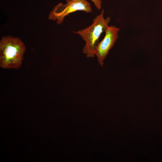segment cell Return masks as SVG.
I'll list each match as a JSON object with an SVG mask.
<instances>
[{
	"label": "cell",
	"mask_w": 162,
	"mask_h": 162,
	"mask_svg": "<svg viewBox=\"0 0 162 162\" xmlns=\"http://www.w3.org/2000/svg\"><path fill=\"white\" fill-rule=\"evenodd\" d=\"M26 50L20 38L10 35L2 37L0 40V67L4 69H19Z\"/></svg>",
	"instance_id": "cell-1"
},
{
	"label": "cell",
	"mask_w": 162,
	"mask_h": 162,
	"mask_svg": "<svg viewBox=\"0 0 162 162\" xmlns=\"http://www.w3.org/2000/svg\"><path fill=\"white\" fill-rule=\"evenodd\" d=\"M104 10L103 9L100 13L93 20L92 23L84 29L73 32L79 35L85 42L82 50V52L86 55L87 58L94 56V51L98 45L101 34L105 32L111 18L104 17Z\"/></svg>",
	"instance_id": "cell-2"
},
{
	"label": "cell",
	"mask_w": 162,
	"mask_h": 162,
	"mask_svg": "<svg viewBox=\"0 0 162 162\" xmlns=\"http://www.w3.org/2000/svg\"><path fill=\"white\" fill-rule=\"evenodd\" d=\"M64 4L59 3L50 12L48 19L56 22L58 25L62 24L65 17L70 13L82 11L89 13L93 12L91 4L86 0H66Z\"/></svg>",
	"instance_id": "cell-3"
},
{
	"label": "cell",
	"mask_w": 162,
	"mask_h": 162,
	"mask_svg": "<svg viewBox=\"0 0 162 162\" xmlns=\"http://www.w3.org/2000/svg\"><path fill=\"white\" fill-rule=\"evenodd\" d=\"M120 29L119 28L114 26H108L104 32L105 34L104 38L98 43L95 48L94 55L97 56L99 64L102 67L109 51L113 48L118 38Z\"/></svg>",
	"instance_id": "cell-4"
},
{
	"label": "cell",
	"mask_w": 162,
	"mask_h": 162,
	"mask_svg": "<svg viewBox=\"0 0 162 162\" xmlns=\"http://www.w3.org/2000/svg\"><path fill=\"white\" fill-rule=\"evenodd\" d=\"M92 2L98 10H100L101 8L102 2L101 0H91Z\"/></svg>",
	"instance_id": "cell-5"
}]
</instances>
